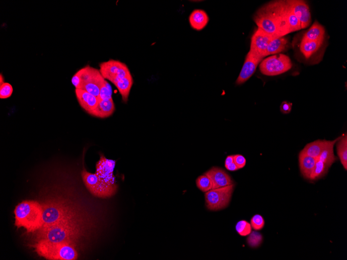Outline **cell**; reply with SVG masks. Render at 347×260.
<instances>
[{
  "label": "cell",
  "instance_id": "28",
  "mask_svg": "<svg viewBox=\"0 0 347 260\" xmlns=\"http://www.w3.org/2000/svg\"><path fill=\"white\" fill-rule=\"evenodd\" d=\"M329 168L322 161L317 159L315 167H314L310 176L309 181H316L324 177Z\"/></svg>",
  "mask_w": 347,
  "mask_h": 260
},
{
  "label": "cell",
  "instance_id": "37",
  "mask_svg": "<svg viewBox=\"0 0 347 260\" xmlns=\"http://www.w3.org/2000/svg\"><path fill=\"white\" fill-rule=\"evenodd\" d=\"M225 167L228 170L231 171H235L239 169L234 162Z\"/></svg>",
  "mask_w": 347,
  "mask_h": 260
},
{
  "label": "cell",
  "instance_id": "24",
  "mask_svg": "<svg viewBox=\"0 0 347 260\" xmlns=\"http://www.w3.org/2000/svg\"><path fill=\"white\" fill-rule=\"evenodd\" d=\"M325 34L324 28L318 22H316L306 32L303 40L323 42Z\"/></svg>",
  "mask_w": 347,
  "mask_h": 260
},
{
  "label": "cell",
  "instance_id": "6",
  "mask_svg": "<svg viewBox=\"0 0 347 260\" xmlns=\"http://www.w3.org/2000/svg\"><path fill=\"white\" fill-rule=\"evenodd\" d=\"M81 175L86 187L93 196L107 198L116 193L117 185H110L105 183L95 174H91L86 169L82 170Z\"/></svg>",
  "mask_w": 347,
  "mask_h": 260
},
{
  "label": "cell",
  "instance_id": "8",
  "mask_svg": "<svg viewBox=\"0 0 347 260\" xmlns=\"http://www.w3.org/2000/svg\"><path fill=\"white\" fill-rule=\"evenodd\" d=\"M42 208L43 225L76 223L75 215L68 207L54 205L42 206Z\"/></svg>",
  "mask_w": 347,
  "mask_h": 260
},
{
  "label": "cell",
  "instance_id": "31",
  "mask_svg": "<svg viewBox=\"0 0 347 260\" xmlns=\"http://www.w3.org/2000/svg\"><path fill=\"white\" fill-rule=\"evenodd\" d=\"M262 240V235L256 231H252L247 238V244L251 248L259 247L261 245Z\"/></svg>",
  "mask_w": 347,
  "mask_h": 260
},
{
  "label": "cell",
  "instance_id": "30",
  "mask_svg": "<svg viewBox=\"0 0 347 260\" xmlns=\"http://www.w3.org/2000/svg\"><path fill=\"white\" fill-rule=\"evenodd\" d=\"M236 230L240 235L246 236L252 232V227L250 223L245 220H241L236 224Z\"/></svg>",
  "mask_w": 347,
  "mask_h": 260
},
{
  "label": "cell",
  "instance_id": "14",
  "mask_svg": "<svg viewBox=\"0 0 347 260\" xmlns=\"http://www.w3.org/2000/svg\"><path fill=\"white\" fill-rule=\"evenodd\" d=\"M286 2L297 19L300 21L302 29L309 27L311 22V16L307 3L301 0H287Z\"/></svg>",
  "mask_w": 347,
  "mask_h": 260
},
{
  "label": "cell",
  "instance_id": "1",
  "mask_svg": "<svg viewBox=\"0 0 347 260\" xmlns=\"http://www.w3.org/2000/svg\"><path fill=\"white\" fill-rule=\"evenodd\" d=\"M253 20L258 28L277 37L291 33L281 10L279 1L272 2L260 8Z\"/></svg>",
  "mask_w": 347,
  "mask_h": 260
},
{
  "label": "cell",
  "instance_id": "13",
  "mask_svg": "<svg viewBox=\"0 0 347 260\" xmlns=\"http://www.w3.org/2000/svg\"><path fill=\"white\" fill-rule=\"evenodd\" d=\"M263 58L250 51L247 54L243 67L236 80V84L241 85L255 73L258 65L263 60Z\"/></svg>",
  "mask_w": 347,
  "mask_h": 260
},
{
  "label": "cell",
  "instance_id": "9",
  "mask_svg": "<svg viewBox=\"0 0 347 260\" xmlns=\"http://www.w3.org/2000/svg\"><path fill=\"white\" fill-rule=\"evenodd\" d=\"M292 66L289 56L279 54L262 60L259 65V69L263 75L272 76L286 73L291 69Z\"/></svg>",
  "mask_w": 347,
  "mask_h": 260
},
{
  "label": "cell",
  "instance_id": "34",
  "mask_svg": "<svg viewBox=\"0 0 347 260\" xmlns=\"http://www.w3.org/2000/svg\"><path fill=\"white\" fill-rule=\"evenodd\" d=\"M13 92L12 86L8 83L0 85V99H7L12 96Z\"/></svg>",
  "mask_w": 347,
  "mask_h": 260
},
{
  "label": "cell",
  "instance_id": "22",
  "mask_svg": "<svg viewBox=\"0 0 347 260\" xmlns=\"http://www.w3.org/2000/svg\"><path fill=\"white\" fill-rule=\"evenodd\" d=\"M317 159L312 157L302 152L299 154V164L302 175L306 180H309L310 175L315 167Z\"/></svg>",
  "mask_w": 347,
  "mask_h": 260
},
{
  "label": "cell",
  "instance_id": "23",
  "mask_svg": "<svg viewBox=\"0 0 347 260\" xmlns=\"http://www.w3.org/2000/svg\"><path fill=\"white\" fill-rule=\"evenodd\" d=\"M288 44L289 40L285 36L272 40L267 48L265 57L285 52L288 47Z\"/></svg>",
  "mask_w": 347,
  "mask_h": 260
},
{
  "label": "cell",
  "instance_id": "20",
  "mask_svg": "<svg viewBox=\"0 0 347 260\" xmlns=\"http://www.w3.org/2000/svg\"><path fill=\"white\" fill-rule=\"evenodd\" d=\"M330 142V141L326 140H317L307 144L301 152L309 156L318 159L322 151Z\"/></svg>",
  "mask_w": 347,
  "mask_h": 260
},
{
  "label": "cell",
  "instance_id": "17",
  "mask_svg": "<svg viewBox=\"0 0 347 260\" xmlns=\"http://www.w3.org/2000/svg\"><path fill=\"white\" fill-rule=\"evenodd\" d=\"M115 110V105L111 99L99 102L96 108L88 114L96 118L105 119L111 116Z\"/></svg>",
  "mask_w": 347,
  "mask_h": 260
},
{
  "label": "cell",
  "instance_id": "15",
  "mask_svg": "<svg viewBox=\"0 0 347 260\" xmlns=\"http://www.w3.org/2000/svg\"><path fill=\"white\" fill-rule=\"evenodd\" d=\"M204 175L210 178L213 185L212 189L234 185V182L231 177L221 168L212 167L206 171Z\"/></svg>",
  "mask_w": 347,
  "mask_h": 260
},
{
  "label": "cell",
  "instance_id": "3",
  "mask_svg": "<svg viewBox=\"0 0 347 260\" xmlns=\"http://www.w3.org/2000/svg\"><path fill=\"white\" fill-rule=\"evenodd\" d=\"M76 223H63L43 225L38 230V241H46L66 243L74 246L79 234Z\"/></svg>",
  "mask_w": 347,
  "mask_h": 260
},
{
  "label": "cell",
  "instance_id": "10",
  "mask_svg": "<svg viewBox=\"0 0 347 260\" xmlns=\"http://www.w3.org/2000/svg\"><path fill=\"white\" fill-rule=\"evenodd\" d=\"M100 71L105 79L113 84L125 77L130 72L127 65L118 60L110 59L99 64Z\"/></svg>",
  "mask_w": 347,
  "mask_h": 260
},
{
  "label": "cell",
  "instance_id": "26",
  "mask_svg": "<svg viewBox=\"0 0 347 260\" xmlns=\"http://www.w3.org/2000/svg\"><path fill=\"white\" fill-rule=\"evenodd\" d=\"M323 42L319 41H312L303 40H302L300 50L302 54L306 58H310L319 50Z\"/></svg>",
  "mask_w": 347,
  "mask_h": 260
},
{
  "label": "cell",
  "instance_id": "18",
  "mask_svg": "<svg viewBox=\"0 0 347 260\" xmlns=\"http://www.w3.org/2000/svg\"><path fill=\"white\" fill-rule=\"evenodd\" d=\"M279 3L281 10L282 11L285 20L291 32L302 29L300 21L297 19L286 1H279Z\"/></svg>",
  "mask_w": 347,
  "mask_h": 260
},
{
  "label": "cell",
  "instance_id": "38",
  "mask_svg": "<svg viewBox=\"0 0 347 260\" xmlns=\"http://www.w3.org/2000/svg\"><path fill=\"white\" fill-rule=\"evenodd\" d=\"M234 162V155H229L227 157L226 160H225V167L228 166L231 163H233V162Z\"/></svg>",
  "mask_w": 347,
  "mask_h": 260
},
{
  "label": "cell",
  "instance_id": "32",
  "mask_svg": "<svg viewBox=\"0 0 347 260\" xmlns=\"http://www.w3.org/2000/svg\"><path fill=\"white\" fill-rule=\"evenodd\" d=\"M112 93L111 88L107 81L106 80L101 89L100 95L98 96L99 101L112 99Z\"/></svg>",
  "mask_w": 347,
  "mask_h": 260
},
{
  "label": "cell",
  "instance_id": "33",
  "mask_svg": "<svg viewBox=\"0 0 347 260\" xmlns=\"http://www.w3.org/2000/svg\"><path fill=\"white\" fill-rule=\"evenodd\" d=\"M265 222L263 218L259 215H255L251 220V225L252 229L255 231L261 230L264 226H265Z\"/></svg>",
  "mask_w": 347,
  "mask_h": 260
},
{
  "label": "cell",
  "instance_id": "29",
  "mask_svg": "<svg viewBox=\"0 0 347 260\" xmlns=\"http://www.w3.org/2000/svg\"><path fill=\"white\" fill-rule=\"evenodd\" d=\"M196 185L198 189L204 193L209 191L213 188L210 178L205 175L200 176L196 179Z\"/></svg>",
  "mask_w": 347,
  "mask_h": 260
},
{
  "label": "cell",
  "instance_id": "7",
  "mask_svg": "<svg viewBox=\"0 0 347 260\" xmlns=\"http://www.w3.org/2000/svg\"><path fill=\"white\" fill-rule=\"evenodd\" d=\"M235 185L214 189L205 193V204L211 211H219L227 208L232 198Z\"/></svg>",
  "mask_w": 347,
  "mask_h": 260
},
{
  "label": "cell",
  "instance_id": "19",
  "mask_svg": "<svg viewBox=\"0 0 347 260\" xmlns=\"http://www.w3.org/2000/svg\"><path fill=\"white\" fill-rule=\"evenodd\" d=\"M189 23L194 30L200 31L207 25L209 18L206 13L202 10H195L190 15Z\"/></svg>",
  "mask_w": 347,
  "mask_h": 260
},
{
  "label": "cell",
  "instance_id": "39",
  "mask_svg": "<svg viewBox=\"0 0 347 260\" xmlns=\"http://www.w3.org/2000/svg\"><path fill=\"white\" fill-rule=\"evenodd\" d=\"M4 83H5L4 77L3 76L2 73H1V75H0V85H2Z\"/></svg>",
  "mask_w": 347,
  "mask_h": 260
},
{
  "label": "cell",
  "instance_id": "16",
  "mask_svg": "<svg viewBox=\"0 0 347 260\" xmlns=\"http://www.w3.org/2000/svg\"><path fill=\"white\" fill-rule=\"evenodd\" d=\"M75 92L80 106L88 113L94 110L100 102L98 97L85 90L76 89Z\"/></svg>",
  "mask_w": 347,
  "mask_h": 260
},
{
  "label": "cell",
  "instance_id": "36",
  "mask_svg": "<svg viewBox=\"0 0 347 260\" xmlns=\"http://www.w3.org/2000/svg\"><path fill=\"white\" fill-rule=\"evenodd\" d=\"M292 104L287 101L284 102L280 106V110L284 114H289L291 112Z\"/></svg>",
  "mask_w": 347,
  "mask_h": 260
},
{
  "label": "cell",
  "instance_id": "11",
  "mask_svg": "<svg viewBox=\"0 0 347 260\" xmlns=\"http://www.w3.org/2000/svg\"><path fill=\"white\" fill-rule=\"evenodd\" d=\"M276 38L279 37L272 36L257 28L251 38L250 51L263 58L268 45L272 40Z\"/></svg>",
  "mask_w": 347,
  "mask_h": 260
},
{
  "label": "cell",
  "instance_id": "27",
  "mask_svg": "<svg viewBox=\"0 0 347 260\" xmlns=\"http://www.w3.org/2000/svg\"><path fill=\"white\" fill-rule=\"evenodd\" d=\"M337 154L343 168L347 169V136L341 137L337 142Z\"/></svg>",
  "mask_w": 347,
  "mask_h": 260
},
{
  "label": "cell",
  "instance_id": "12",
  "mask_svg": "<svg viewBox=\"0 0 347 260\" xmlns=\"http://www.w3.org/2000/svg\"><path fill=\"white\" fill-rule=\"evenodd\" d=\"M116 161L106 158L101 155L96 165L95 174L105 183L110 185H117L113 175Z\"/></svg>",
  "mask_w": 347,
  "mask_h": 260
},
{
  "label": "cell",
  "instance_id": "4",
  "mask_svg": "<svg viewBox=\"0 0 347 260\" xmlns=\"http://www.w3.org/2000/svg\"><path fill=\"white\" fill-rule=\"evenodd\" d=\"M106 80L100 70L87 65L76 72L72 82L76 89L85 90L98 97Z\"/></svg>",
  "mask_w": 347,
  "mask_h": 260
},
{
  "label": "cell",
  "instance_id": "35",
  "mask_svg": "<svg viewBox=\"0 0 347 260\" xmlns=\"http://www.w3.org/2000/svg\"><path fill=\"white\" fill-rule=\"evenodd\" d=\"M234 160L235 163L239 169L245 167L246 160L243 155L240 154L234 155Z\"/></svg>",
  "mask_w": 347,
  "mask_h": 260
},
{
  "label": "cell",
  "instance_id": "2",
  "mask_svg": "<svg viewBox=\"0 0 347 260\" xmlns=\"http://www.w3.org/2000/svg\"><path fill=\"white\" fill-rule=\"evenodd\" d=\"M15 225L24 227L28 233L35 232L43 225V208L35 201H24L16 207L14 210Z\"/></svg>",
  "mask_w": 347,
  "mask_h": 260
},
{
  "label": "cell",
  "instance_id": "25",
  "mask_svg": "<svg viewBox=\"0 0 347 260\" xmlns=\"http://www.w3.org/2000/svg\"><path fill=\"white\" fill-rule=\"evenodd\" d=\"M340 137L334 140L330 141V143L323 149L318 158L329 168L337 160V158L334 153V147Z\"/></svg>",
  "mask_w": 347,
  "mask_h": 260
},
{
  "label": "cell",
  "instance_id": "5",
  "mask_svg": "<svg viewBox=\"0 0 347 260\" xmlns=\"http://www.w3.org/2000/svg\"><path fill=\"white\" fill-rule=\"evenodd\" d=\"M35 251L47 259L75 260L78 253L74 246L66 243L39 241L34 245Z\"/></svg>",
  "mask_w": 347,
  "mask_h": 260
},
{
  "label": "cell",
  "instance_id": "21",
  "mask_svg": "<svg viewBox=\"0 0 347 260\" xmlns=\"http://www.w3.org/2000/svg\"><path fill=\"white\" fill-rule=\"evenodd\" d=\"M133 84V78L130 72L127 75L115 83L114 85L117 88L122 96L123 102L127 103L130 90Z\"/></svg>",
  "mask_w": 347,
  "mask_h": 260
}]
</instances>
